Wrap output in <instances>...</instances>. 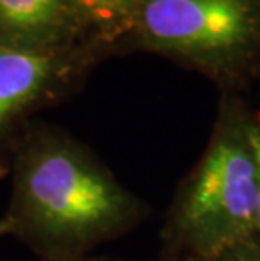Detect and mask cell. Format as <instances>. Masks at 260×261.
I'll list each match as a JSON object with an SVG mask.
<instances>
[{
	"label": "cell",
	"mask_w": 260,
	"mask_h": 261,
	"mask_svg": "<svg viewBox=\"0 0 260 261\" xmlns=\"http://www.w3.org/2000/svg\"><path fill=\"white\" fill-rule=\"evenodd\" d=\"M81 69V58L69 49H32L0 44V177L29 126V113L54 99Z\"/></svg>",
	"instance_id": "cell-4"
},
{
	"label": "cell",
	"mask_w": 260,
	"mask_h": 261,
	"mask_svg": "<svg viewBox=\"0 0 260 261\" xmlns=\"http://www.w3.org/2000/svg\"><path fill=\"white\" fill-rule=\"evenodd\" d=\"M66 17L64 0H0V44L63 49Z\"/></svg>",
	"instance_id": "cell-5"
},
{
	"label": "cell",
	"mask_w": 260,
	"mask_h": 261,
	"mask_svg": "<svg viewBox=\"0 0 260 261\" xmlns=\"http://www.w3.org/2000/svg\"><path fill=\"white\" fill-rule=\"evenodd\" d=\"M36 261H129L120 258H110V256H98V254H83V256L73 258H58V259H36Z\"/></svg>",
	"instance_id": "cell-10"
},
{
	"label": "cell",
	"mask_w": 260,
	"mask_h": 261,
	"mask_svg": "<svg viewBox=\"0 0 260 261\" xmlns=\"http://www.w3.org/2000/svg\"><path fill=\"white\" fill-rule=\"evenodd\" d=\"M209 261H260V238L255 234L223 249Z\"/></svg>",
	"instance_id": "cell-7"
},
{
	"label": "cell",
	"mask_w": 260,
	"mask_h": 261,
	"mask_svg": "<svg viewBox=\"0 0 260 261\" xmlns=\"http://www.w3.org/2000/svg\"><path fill=\"white\" fill-rule=\"evenodd\" d=\"M0 240H2V234H0Z\"/></svg>",
	"instance_id": "cell-12"
},
{
	"label": "cell",
	"mask_w": 260,
	"mask_h": 261,
	"mask_svg": "<svg viewBox=\"0 0 260 261\" xmlns=\"http://www.w3.org/2000/svg\"><path fill=\"white\" fill-rule=\"evenodd\" d=\"M9 174L0 234L19 240L37 259L91 254L149 216V205L90 147L51 126L22 133Z\"/></svg>",
	"instance_id": "cell-1"
},
{
	"label": "cell",
	"mask_w": 260,
	"mask_h": 261,
	"mask_svg": "<svg viewBox=\"0 0 260 261\" xmlns=\"http://www.w3.org/2000/svg\"><path fill=\"white\" fill-rule=\"evenodd\" d=\"M86 9L102 22H132L142 0H85Z\"/></svg>",
	"instance_id": "cell-6"
},
{
	"label": "cell",
	"mask_w": 260,
	"mask_h": 261,
	"mask_svg": "<svg viewBox=\"0 0 260 261\" xmlns=\"http://www.w3.org/2000/svg\"><path fill=\"white\" fill-rule=\"evenodd\" d=\"M152 261H198V259L186 256V254H181L178 251H174V249H169V248H166V246H160L156 259H152Z\"/></svg>",
	"instance_id": "cell-9"
},
{
	"label": "cell",
	"mask_w": 260,
	"mask_h": 261,
	"mask_svg": "<svg viewBox=\"0 0 260 261\" xmlns=\"http://www.w3.org/2000/svg\"><path fill=\"white\" fill-rule=\"evenodd\" d=\"M260 76V66H258V74H257V77Z\"/></svg>",
	"instance_id": "cell-11"
},
{
	"label": "cell",
	"mask_w": 260,
	"mask_h": 261,
	"mask_svg": "<svg viewBox=\"0 0 260 261\" xmlns=\"http://www.w3.org/2000/svg\"><path fill=\"white\" fill-rule=\"evenodd\" d=\"M252 116L240 93H221L206 147L169 204L160 246L209 261L255 236L258 159Z\"/></svg>",
	"instance_id": "cell-2"
},
{
	"label": "cell",
	"mask_w": 260,
	"mask_h": 261,
	"mask_svg": "<svg viewBox=\"0 0 260 261\" xmlns=\"http://www.w3.org/2000/svg\"><path fill=\"white\" fill-rule=\"evenodd\" d=\"M252 140L255 147L257 159H258V194H257V205H255V234L260 238V116L253 113L252 116Z\"/></svg>",
	"instance_id": "cell-8"
},
{
	"label": "cell",
	"mask_w": 260,
	"mask_h": 261,
	"mask_svg": "<svg viewBox=\"0 0 260 261\" xmlns=\"http://www.w3.org/2000/svg\"><path fill=\"white\" fill-rule=\"evenodd\" d=\"M130 25L140 46L201 71L223 93L258 74L260 0H142Z\"/></svg>",
	"instance_id": "cell-3"
}]
</instances>
